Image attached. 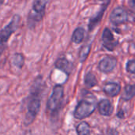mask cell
<instances>
[{
	"instance_id": "obj_1",
	"label": "cell",
	"mask_w": 135,
	"mask_h": 135,
	"mask_svg": "<svg viewBox=\"0 0 135 135\" xmlns=\"http://www.w3.org/2000/svg\"><path fill=\"white\" fill-rule=\"evenodd\" d=\"M45 85L41 76H38L32 85L30 93L28 97L27 113L25 115V125L31 124L38 115L41 106V93L44 89Z\"/></svg>"
},
{
	"instance_id": "obj_2",
	"label": "cell",
	"mask_w": 135,
	"mask_h": 135,
	"mask_svg": "<svg viewBox=\"0 0 135 135\" xmlns=\"http://www.w3.org/2000/svg\"><path fill=\"white\" fill-rule=\"evenodd\" d=\"M83 98L78 103L74 115L77 119H84L89 117L95 112L97 106V100L93 94L87 90L82 91Z\"/></svg>"
},
{
	"instance_id": "obj_3",
	"label": "cell",
	"mask_w": 135,
	"mask_h": 135,
	"mask_svg": "<svg viewBox=\"0 0 135 135\" xmlns=\"http://www.w3.org/2000/svg\"><path fill=\"white\" fill-rule=\"evenodd\" d=\"M63 97H64L63 85L60 84L55 85L53 87L52 92L47 102V111L51 116L55 117L59 114L63 101Z\"/></svg>"
},
{
	"instance_id": "obj_4",
	"label": "cell",
	"mask_w": 135,
	"mask_h": 135,
	"mask_svg": "<svg viewBox=\"0 0 135 135\" xmlns=\"http://www.w3.org/2000/svg\"><path fill=\"white\" fill-rule=\"evenodd\" d=\"M21 16L15 14L11 18L10 21L0 30V57L7 47V42L10 36L17 31L21 23Z\"/></svg>"
},
{
	"instance_id": "obj_5",
	"label": "cell",
	"mask_w": 135,
	"mask_h": 135,
	"mask_svg": "<svg viewBox=\"0 0 135 135\" xmlns=\"http://www.w3.org/2000/svg\"><path fill=\"white\" fill-rule=\"evenodd\" d=\"M49 0H33L32 9L28 16V26L32 29L41 21Z\"/></svg>"
},
{
	"instance_id": "obj_6",
	"label": "cell",
	"mask_w": 135,
	"mask_h": 135,
	"mask_svg": "<svg viewBox=\"0 0 135 135\" xmlns=\"http://www.w3.org/2000/svg\"><path fill=\"white\" fill-rule=\"evenodd\" d=\"M130 13L126 8L123 6L115 7L112 11L109 17L110 22L114 25H121L123 24H127L130 21Z\"/></svg>"
},
{
	"instance_id": "obj_7",
	"label": "cell",
	"mask_w": 135,
	"mask_h": 135,
	"mask_svg": "<svg viewBox=\"0 0 135 135\" xmlns=\"http://www.w3.org/2000/svg\"><path fill=\"white\" fill-rule=\"evenodd\" d=\"M101 40L103 47L109 51H113L119 44V42L115 39L112 30L108 28H105L104 29L101 36Z\"/></svg>"
},
{
	"instance_id": "obj_8",
	"label": "cell",
	"mask_w": 135,
	"mask_h": 135,
	"mask_svg": "<svg viewBox=\"0 0 135 135\" xmlns=\"http://www.w3.org/2000/svg\"><path fill=\"white\" fill-rule=\"evenodd\" d=\"M117 59L114 56L107 55L104 57L98 64V69L102 73L108 74L115 70L117 66Z\"/></svg>"
},
{
	"instance_id": "obj_9",
	"label": "cell",
	"mask_w": 135,
	"mask_h": 135,
	"mask_svg": "<svg viewBox=\"0 0 135 135\" xmlns=\"http://www.w3.org/2000/svg\"><path fill=\"white\" fill-rule=\"evenodd\" d=\"M97 107L98 108L99 113L103 116H111L113 114L114 107L112 102L108 99L100 100Z\"/></svg>"
},
{
	"instance_id": "obj_10",
	"label": "cell",
	"mask_w": 135,
	"mask_h": 135,
	"mask_svg": "<svg viewBox=\"0 0 135 135\" xmlns=\"http://www.w3.org/2000/svg\"><path fill=\"white\" fill-rule=\"evenodd\" d=\"M108 5H109V3H103L100 10L94 17L90 18L89 25H88V28H89V32H92L98 25V24L100 22L101 19L103 18V15L104 14V13H105Z\"/></svg>"
},
{
	"instance_id": "obj_11",
	"label": "cell",
	"mask_w": 135,
	"mask_h": 135,
	"mask_svg": "<svg viewBox=\"0 0 135 135\" xmlns=\"http://www.w3.org/2000/svg\"><path fill=\"white\" fill-rule=\"evenodd\" d=\"M55 68L59 69V70L62 71L63 73L66 74L67 75H69L73 70L72 62L70 61H69L65 57L59 58L55 62Z\"/></svg>"
},
{
	"instance_id": "obj_12",
	"label": "cell",
	"mask_w": 135,
	"mask_h": 135,
	"mask_svg": "<svg viewBox=\"0 0 135 135\" xmlns=\"http://www.w3.org/2000/svg\"><path fill=\"white\" fill-rule=\"evenodd\" d=\"M121 85L117 82H108L103 87V91L110 97H117L121 92Z\"/></svg>"
},
{
	"instance_id": "obj_13",
	"label": "cell",
	"mask_w": 135,
	"mask_h": 135,
	"mask_svg": "<svg viewBox=\"0 0 135 135\" xmlns=\"http://www.w3.org/2000/svg\"><path fill=\"white\" fill-rule=\"evenodd\" d=\"M85 38V29L82 27H78L74 29L72 36H71V41L74 44H81Z\"/></svg>"
},
{
	"instance_id": "obj_14",
	"label": "cell",
	"mask_w": 135,
	"mask_h": 135,
	"mask_svg": "<svg viewBox=\"0 0 135 135\" xmlns=\"http://www.w3.org/2000/svg\"><path fill=\"white\" fill-rule=\"evenodd\" d=\"M91 47H92L91 44H85L81 47V49L79 51V54H78V59H79V61L81 63L85 62V60L87 59L88 56L89 55Z\"/></svg>"
},
{
	"instance_id": "obj_15",
	"label": "cell",
	"mask_w": 135,
	"mask_h": 135,
	"mask_svg": "<svg viewBox=\"0 0 135 135\" xmlns=\"http://www.w3.org/2000/svg\"><path fill=\"white\" fill-rule=\"evenodd\" d=\"M135 96V86L134 85L128 84L125 86L123 95H122V99L124 100H130L133 99Z\"/></svg>"
},
{
	"instance_id": "obj_16",
	"label": "cell",
	"mask_w": 135,
	"mask_h": 135,
	"mask_svg": "<svg viewBox=\"0 0 135 135\" xmlns=\"http://www.w3.org/2000/svg\"><path fill=\"white\" fill-rule=\"evenodd\" d=\"M84 81H85V85L88 87V88H93L95 87L96 85H97L98 84V81L97 79L96 75L93 73V72H88L84 78Z\"/></svg>"
},
{
	"instance_id": "obj_17",
	"label": "cell",
	"mask_w": 135,
	"mask_h": 135,
	"mask_svg": "<svg viewBox=\"0 0 135 135\" xmlns=\"http://www.w3.org/2000/svg\"><path fill=\"white\" fill-rule=\"evenodd\" d=\"M76 132L78 135H90L91 133L90 125L87 122L83 121L77 126Z\"/></svg>"
},
{
	"instance_id": "obj_18",
	"label": "cell",
	"mask_w": 135,
	"mask_h": 135,
	"mask_svg": "<svg viewBox=\"0 0 135 135\" xmlns=\"http://www.w3.org/2000/svg\"><path fill=\"white\" fill-rule=\"evenodd\" d=\"M12 62L14 66L21 69L25 63V57L21 53H15L12 58Z\"/></svg>"
},
{
	"instance_id": "obj_19",
	"label": "cell",
	"mask_w": 135,
	"mask_h": 135,
	"mask_svg": "<svg viewBox=\"0 0 135 135\" xmlns=\"http://www.w3.org/2000/svg\"><path fill=\"white\" fill-rule=\"evenodd\" d=\"M126 70L128 73L134 74L135 73V61L134 59H131L127 62Z\"/></svg>"
},
{
	"instance_id": "obj_20",
	"label": "cell",
	"mask_w": 135,
	"mask_h": 135,
	"mask_svg": "<svg viewBox=\"0 0 135 135\" xmlns=\"http://www.w3.org/2000/svg\"><path fill=\"white\" fill-rule=\"evenodd\" d=\"M117 116H118L119 119H123V118H124V112H123V110L119 111V112L117 113Z\"/></svg>"
},
{
	"instance_id": "obj_21",
	"label": "cell",
	"mask_w": 135,
	"mask_h": 135,
	"mask_svg": "<svg viewBox=\"0 0 135 135\" xmlns=\"http://www.w3.org/2000/svg\"><path fill=\"white\" fill-rule=\"evenodd\" d=\"M100 1L103 2L104 3H110V2H111V0H100Z\"/></svg>"
},
{
	"instance_id": "obj_22",
	"label": "cell",
	"mask_w": 135,
	"mask_h": 135,
	"mask_svg": "<svg viewBox=\"0 0 135 135\" xmlns=\"http://www.w3.org/2000/svg\"><path fill=\"white\" fill-rule=\"evenodd\" d=\"M4 1H5V0H0V6H2V5L3 4Z\"/></svg>"
}]
</instances>
